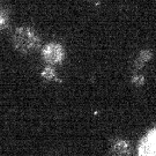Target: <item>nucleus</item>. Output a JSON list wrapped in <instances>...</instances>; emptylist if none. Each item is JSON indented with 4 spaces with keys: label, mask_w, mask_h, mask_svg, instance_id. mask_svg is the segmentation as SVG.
Returning a JSON list of instances; mask_svg holds the SVG:
<instances>
[{
    "label": "nucleus",
    "mask_w": 156,
    "mask_h": 156,
    "mask_svg": "<svg viewBox=\"0 0 156 156\" xmlns=\"http://www.w3.org/2000/svg\"><path fill=\"white\" fill-rule=\"evenodd\" d=\"M7 21H8L7 15H6V13L0 7V29L5 28L6 26H7Z\"/></svg>",
    "instance_id": "nucleus-6"
},
{
    "label": "nucleus",
    "mask_w": 156,
    "mask_h": 156,
    "mask_svg": "<svg viewBox=\"0 0 156 156\" xmlns=\"http://www.w3.org/2000/svg\"><path fill=\"white\" fill-rule=\"evenodd\" d=\"M132 146L125 139H115L110 144L108 156H131Z\"/></svg>",
    "instance_id": "nucleus-4"
},
{
    "label": "nucleus",
    "mask_w": 156,
    "mask_h": 156,
    "mask_svg": "<svg viewBox=\"0 0 156 156\" xmlns=\"http://www.w3.org/2000/svg\"><path fill=\"white\" fill-rule=\"evenodd\" d=\"M139 156H156V128L148 132L141 140Z\"/></svg>",
    "instance_id": "nucleus-3"
},
{
    "label": "nucleus",
    "mask_w": 156,
    "mask_h": 156,
    "mask_svg": "<svg viewBox=\"0 0 156 156\" xmlns=\"http://www.w3.org/2000/svg\"><path fill=\"white\" fill-rule=\"evenodd\" d=\"M151 58V52L149 50H144L140 52L139 57L136 58V60L134 62L135 68H141L147 62H149Z\"/></svg>",
    "instance_id": "nucleus-5"
},
{
    "label": "nucleus",
    "mask_w": 156,
    "mask_h": 156,
    "mask_svg": "<svg viewBox=\"0 0 156 156\" xmlns=\"http://www.w3.org/2000/svg\"><path fill=\"white\" fill-rule=\"evenodd\" d=\"M42 57L49 65H57L64 60L65 51L62 45L58 43H49L43 48Z\"/></svg>",
    "instance_id": "nucleus-2"
},
{
    "label": "nucleus",
    "mask_w": 156,
    "mask_h": 156,
    "mask_svg": "<svg viewBox=\"0 0 156 156\" xmlns=\"http://www.w3.org/2000/svg\"><path fill=\"white\" fill-rule=\"evenodd\" d=\"M13 44L22 53H33L41 46V37L36 30L29 27L17 28L13 34Z\"/></svg>",
    "instance_id": "nucleus-1"
},
{
    "label": "nucleus",
    "mask_w": 156,
    "mask_h": 156,
    "mask_svg": "<svg viewBox=\"0 0 156 156\" xmlns=\"http://www.w3.org/2000/svg\"><path fill=\"white\" fill-rule=\"evenodd\" d=\"M133 83L141 86V84L144 83V76L142 75H135L133 78Z\"/></svg>",
    "instance_id": "nucleus-7"
}]
</instances>
